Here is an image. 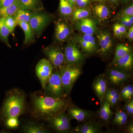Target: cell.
Returning <instances> with one entry per match:
<instances>
[{"mask_svg": "<svg viewBox=\"0 0 133 133\" xmlns=\"http://www.w3.org/2000/svg\"><path fill=\"white\" fill-rule=\"evenodd\" d=\"M127 37L129 40L132 41L133 39V26H132L127 33Z\"/></svg>", "mask_w": 133, "mask_h": 133, "instance_id": "7bdbcfd3", "label": "cell"}, {"mask_svg": "<svg viewBox=\"0 0 133 133\" xmlns=\"http://www.w3.org/2000/svg\"><path fill=\"white\" fill-rule=\"evenodd\" d=\"M124 109L126 112L130 116H132L133 115V100H130L125 105Z\"/></svg>", "mask_w": 133, "mask_h": 133, "instance_id": "e575fe53", "label": "cell"}, {"mask_svg": "<svg viewBox=\"0 0 133 133\" xmlns=\"http://www.w3.org/2000/svg\"><path fill=\"white\" fill-rule=\"evenodd\" d=\"M77 39L79 45H80L82 49L84 51L88 54H91L94 52L90 46L87 43L83 41L81 37H78Z\"/></svg>", "mask_w": 133, "mask_h": 133, "instance_id": "1f68e13d", "label": "cell"}, {"mask_svg": "<svg viewBox=\"0 0 133 133\" xmlns=\"http://www.w3.org/2000/svg\"><path fill=\"white\" fill-rule=\"evenodd\" d=\"M133 16V4L129 6L121 12L120 17L126 16Z\"/></svg>", "mask_w": 133, "mask_h": 133, "instance_id": "836d02e7", "label": "cell"}, {"mask_svg": "<svg viewBox=\"0 0 133 133\" xmlns=\"http://www.w3.org/2000/svg\"><path fill=\"white\" fill-rule=\"evenodd\" d=\"M118 91L115 89L113 88H108L107 89L105 94L104 98V100H107L113 97L116 93H118Z\"/></svg>", "mask_w": 133, "mask_h": 133, "instance_id": "74e56055", "label": "cell"}, {"mask_svg": "<svg viewBox=\"0 0 133 133\" xmlns=\"http://www.w3.org/2000/svg\"><path fill=\"white\" fill-rule=\"evenodd\" d=\"M90 14V11L87 9L84 8L76 9L72 13V21L75 22L88 17Z\"/></svg>", "mask_w": 133, "mask_h": 133, "instance_id": "83f0119b", "label": "cell"}, {"mask_svg": "<svg viewBox=\"0 0 133 133\" xmlns=\"http://www.w3.org/2000/svg\"><path fill=\"white\" fill-rule=\"evenodd\" d=\"M22 132L24 133H48L50 131L43 123L35 121H27L22 125Z\"/></svg>", "mask_w": 133, "mask_h": 133, "instance_id": "9a60e30c", "label": "cell"}, {"mask_svg": "<svg viewBox=\"0 0 133 133\" xmlns=\"http://www.w3.org/2000/svg\"><path fill=\"white\" fill-rule=\"evenodd\" d=\"M67 114L71 119L79 122L84 121L91 116V114L87 110L73 107L69 106L66 108Z\"/></svg>", "mask_w": 133, "mask_h": 133, "instance_id": "e0dca14e", "label": "cell"}, {"mask_svg": "<svg viewBox=\"0 0 133 133\" xmlns=\"http://www.w3.org/2000/svg\"><path fill=\"white\" fill-rule=\"evenodd\" d=\"M93 1L95 2H102L104 0H93Z\"/></svg>", "mask_w": 133, "mask_h": 133, "instance_id": "681fc988", "label": "cell"}, {"mask_svg": "<svg viewBox=\"0 0 133 133\" xmlns=\"http://www.w3.org/2000/svg\"><path fill=\"white\" fill-rule=\"evenodd\" d=\"M128 121V118H121L116 122V124L119 125H123L127 123Z\"/></svg>", "mask_w": 133, "mask_h": 133, "instance_id": "ee69618b", "label": "cell"}, {"mask_svg": "<svg viewBox=\"0 0 133 133\" xmlns=\"http://www.w3.org/2000/svg\"><path fill=\"white\" fill-rule=\"evenodd\" d=\"M127 131L129 133H133V125L132 123L130 124L127 128Z\"/></svg>", "mask_w": 133, "mask_h": 133, "instance_id": "bcb514c9", "label": "cell"}, {"mask_svg": "<svg viewBox=\"0 0 133 133\" xmlns=\"http://www.w3.org/2000/svg\"><path fill=\"white\" fill-rule=\"evenodd\" d=\"M20 9L33 11L44 9L42 0H17Z\"/></svg>", "mask_w": 133, "mask_h": 133, "instance_id": "ac0fdd59", "label": "cell"}, {"mask_svg": "<svg viewBox=\"0 0 133 133\" xmlns=\"http://www.w3.org/2000/svg\"><path fill=\"white\" fill-rule=\"evenodd\" d=\"M54 70L51 63L46 58L40 59L36 65V75L40 81L43 90L45 87Z\"/></svg>", "mask_w": 133, "mask_h": 133, "instance_id": "ba28073f", "label": "cell"}, {"mask_svg": "<svg viewBox=\"0 0 133 133\" xmlns=\"http://www.w3.org/2000/svg\"><path fill=\"white\" fill-rule=\"evenodd\" d=\"M71 119L65 111H63L47 119L45 121L47 122L50 127L56 132L66 133L71 131Z\"/></svg>", "mask_w": 133, "mask_h": 133, "instance_id": "52a82bcc", "label": "cell"}, {"mask_svg": "<svg viewBox=\"0 0 133 133\" xmlns=\"http://www.w3.org/2000/svg\"><path fill=\"white\" fill-rule=\"evenodd\" d=\"M94 12L96 16L101 20L107 19L110 14L109 9L106 5L98 4L94 8Z\"/></svg>", "mask_w": 133, "mask_h": 133, "instance_id": "484cf974", "label": "cell"}, {"mask_svg": "<svg viewBox=\"0 0 133 133\" xmlns=\"http://www.w3.org/2000/svg\"><path fill=\"white\" fill-rule=\"evenodd\" d=\"M75 26L76 29L85 35H93L97 30L95 21L88 17L75 21Z\"/></svg>", "mask_w": 133, "mask_h": 133, "instance_id": "8fae6325", "label": "cell"}, {"mask_svg": "<svg viewBox=\"0 0 133 133\" xmlns=\"http://www.w3.org/2000/svg\"><path fill=\"white\" fill-rule=\"evenodd\" d=\"M107 80L103 76H99L95 79L93 83L92 87L94 92L102 105L107 90Z\"/></svg>", "mask_w": 133, "mask_h": 133, "instance_id": "5bb4252c", "label": "cell"}, {"mask_svg": "<svg viewBox=\"0 0 133 133\" xmlns=\"http://www.w3.org/2000/svg\"><path fill=\"white\" fill-rule=\"evenodd\" d=\"M5 25L10 31V35L15 36L14 31L18 23L14 16H10L3 17Z\"/></svg>", "mask_w": 133, "mask_h": 133, "instance_id": "f1b7e54d", "label": "cell"}, {"mask_svg": "<svg viewBox=\"0 0 133 133\" xmlns=\"http://www.w3.org/2000/svg\"><path fill=\"white\" fill-rule=\"evenodd\" d=\"M35 11L29 10L19 9L14 16L17 23L19 22L29 23Z\"/></svg>", "mask_w": 133, "mask_h": 133, "instance_id": "603a6c76", "label": "cell"}, {"mask_svg": "<svg viewBox=\"0 0 133 133\" xmlns=\"http://www.w3.org/2000/svg\"><path fill=\"white\" fill-rule=\"evenodd\" d=\"M116 24L123 35H124L127 33V27L122 25L120 23H116Z\"/></svg>", "mask_w": 133, "mask_h": 133, "instance_id": "b9f144b4", "label": "cell"}, {"mask_svg": "<svg viewBox=\"0 0 133 133\" xmlns=\"http://www.w3.org/2000/svg\"><path fill=\"white\" fill-rule=\"evenodd\" d=\"M10 31L5 25L3 17H0V41L10 49L12 48L9 41Z\"/></svg>", "mask_w": 133, "mask_h": 133, "instance_id": "7402d4cb", "label": "cell"}, {"mask_svg": "<svg viewBox=\"0 0 133 133\" xmlns=\"http://www.w3.org/2000/svg\"><path fill=\"white\" fill-rule=\"evenodd\" d=\"M53 16L47 12L41 11H35L29 24L33 30L36 37L39 38L45 28L53 20Z\"/></svg>", "mask_w": 133, "mask_h": 133, "instance_id": "5b68a950", "label": "cell"}, {"mask_svg": "<svg viewBox=\"0 0 133 133\" xmlns=\"http://www.w3.org/2000/svg\"><path fill=\"white\" fill-rule=\"evenodd\" d=\"M132 52L131 48L127 45L124 44H119L117 45L115 50V55L113 60V63L116 62L117 59L120 58L128 53Z\"/></svg>", "mask_w": 133, "mask_h": 133, "instance_id": "4316f807", "label": "cell"}, {"mask_svg": "<svg viewBox=\"0 0 133 133\" xmlns=\"http://www.w3.org/2000/svg\"><path fill=\"white\" fill-rule=\"evenodd\" d=\"M0 64H1V63H0Z\"/></svg>", "mask_w": 133, "mask_h": 133, "instance_id": "816d5d0a", "label": "cell"}, {"mask_svg": "<svg viewBox=\"0 0 133 133\" xmlns=\"http://www.w3.org/2000/svg\"><path fill=\"white\" fill-rule=\"evenodd\" d=\"M42 52L52 64L54 70H59L64 64V49L61 46L51 45L43 48Z\"/></svg>", "mask_w": 133, "mask_h": 133, "instance_id": "8992f818", "label": "cell"}, {"mask_svg": "<svg viewBox=\"0 0 133 133\" xmlns=\"http://www.w3.org/2000/svg\"><path fill=\"white\" fill-rule=\"evenodd\" d=\"M127 92L125 101L131 99L133 95V87L132 85L128 84L127 85Z\"/></svg>", "mask_w": 133, "mask_h": 133, "instance_id": "8d00e7d4", "label": "cell"}, {"mask_svg": "<svg viewBox=\"0 0 133 133\" xmlns=\"http://www.w3.org/2000/svg\"><path fill=\"white\" fill-rule=\"evenodd\" d=\"M30 115L37 121H44L65 111L69 106L65 98H57L46 96L40 91L30 94Z\"/></svg>", "mask_w": 133, "mask_h": 133, "instance_id": "6da1fadb", "label": "cell"}, {"mask_svg": "<svg viewBox=\"0 0 133 133\" xmlns=\"http://www.w3.org/2000/svg\"><path fill=\"white\" fill-rule=\"evenodd\" d=\"M107 78L115 85L123 84L130 78V75L126 72L116 69H111L107 73Z\"/></svg>", "mask_w": 133, "mask_h": 133, "instance_id": "4fadbf2b", "label": "cell"}, {"mask_svg": "<svg viewBox=\"0 0 133 133\" xmlns=\"http://www.w3.org/2000/svg\"><path fill=\"white\" fill-rule=\"evenodd\" d=\"M90 0H76V3L80 8H84L89 3Z\"/></svg>", "mask_w": 133, "mask_h": 133, "instance_id": "ab89813d", "label": "cell"}, {"mask_svg": "<svg viewBox=\"0 0 133 133\" xmlns=\"http://www.w3.org/2000/svg\"><path fill=\"white\" fill-rule=\"evenodd\" d=\"M18 25L20 26L24 32L23 44L24 46L31 45L35 42L36 41L35 35L29 23L19 22Z\"/></svg>", "mask_w": 133, "mask_h": 133, "instance_id": "d6986e66", "label": "cell"}, {"mask_svg": "<svg viewBox=\"0 0 133 133\" xmlns=\"http://www.w3.org/2000/svg\"><path fill=\"white\" fill-rule=\"evenodd\" d=\"M71 30L70 26L64 20L59 19L55 24V38L59 43L66 42L69 39Z\"/></svg>", "mask_w": 133, "mask_h": 133, "instance_id": "30bf717a", "label": "cell"}, {"mask_svg": "<svg viewBox=\"0 0 133 133\" xmlns=\"http://www.w3.org/2000/svg\"><path fill=\"white\" fill-rule=\"evenodd\" d=\"M115 69L122 71L128 72L132 69L133 66V55L132 52L117 59L113 63Z\"/></svg>", "mask_w": 133, "mask_h": 133, "instance_id": "2e32d148", "label": "cell"}, {"mask_svg": "<svg viewBox=\"0 0 133 133\" xmlns=\"http://www.w3.org/2000/svg\"><path fill=\"white\" fill-rule=\"evenodd\" d=\"M120 98V97L119 94L118 92L113 97L109 98L108 99H107L106 100L108 102H109L111 107H113L117 104V102H118L119 99Z\"/></svg>", "mask_w": 133, "mask_h": 133, "instance_id": "d590c367", "label": "cell"}, {"mask_svg": "<svg viewBox=\"0 0 133 133\" xmlns=\"http://www.w3.org/2000/svg\"><path fill=\"white\" fill-rule=\"evenodd\" d=\"M17 0H0V8L8 6L14 4Z\"/></svg>", "mask_w": 133, "mask_h": 133, "instance_id": "f35d334b", "label": "cell"}, {"mask_svg": "<svg viewBox=\"0 0 133 133\" xmlns=\"http://www.w3.org/2000/svg\"><path fill=\"white\" fill-rule=\"evenodd\" d=\"M73 7L66 0H59V12L62 17L66 18L71 15L74 11Z\"/></svg>", "mask_w": 133, "mask_h": 133, "instance_id": "cb8c5ba5", "label": "cell"}, {"mask_svg": "<svg viewBox=\"0 0 133 133\" xmlns=\"http://www.w3.org/2000/svg\"><path fill=\"white\" fill-rule=\"evenodd\" d=\"M114 32L115 36L118 38H121L123 35L120 31L116 24H115L113 27Z\"/></svg>", "mask_w": 133, "mask_h": 133, "instance_id": "60d3db41", "label": "cell"}, {"mask_svg": "<svg viewBox=\"0 0 133 133\" xmlns=\"http://www.w3.org/2000/svg\"><path fill=\"white\" fill-rule=\"evenodd\" d=\"M111 2L115 3L117 2L118 0H109Z\"/></svg>", "mask_w": 133, "mask_h": 133, "instance_id": "c3c4849f", "label": "cell"}, {"mask_svg": "<svg viewBox=\"0 0 133 133\" xmlns=\"http://www.w3.org/2000/svg\"><path fill=\"white\" fill-rule=\"evenodd\" d=\"M43 90V94L46 96L57 98L66 97L61 81L59 70H54Z\"/></svg>", "mask_w": 133, "mask_h": 133, "instance_id": "277c9868", "label": "cell"}, {"mask_svg": "<svg viewBox=\"0 0 133 133\" xmlns=\"http://www.w3.org/2000/svg\"><path fill=\"white\" fill-rule=\"evenodd\" d=\"M120 119V116L119 115L118 112H117V111H116V113H115V115L113 121V123H114V124H116V122L118 121Z\"/></svg>", "mask_w": 133, "mask_h": 133, "instance_id": "f6af8a7d", "label": "cell"}, {"mask_svg": "<svg viewBox=\"0 0 133 133\" xmlns=\"http://www.w3.org/2000/svg\"><path fill=\"white\" fill-rule=\"evenodd\" d=\"M97 37L100 46V49L98 52L104 56L108 55L112 46L111 38L109 33L106 31H99L97 33Z\"/></svg>", "mask_w": 133, "mask_h": 133, "instance_id": "7c38bea8", "label": "cell"}, {"mask_svg": "<svg viewBox=\"0 0 133 133\" xmlns=\"http://www.w3.org/2000/svg\"><path fill=\"white\" fill-rule=\"evenodd\" d=\"M59 70L65 95L66 97L82 73L81 68L78 65L64 64Z\"/></svg>", "mask_w": 133, "mask_h": 133, "instance_id": "3957f363", "label": "cell"}, {"mask_svg": "<svg viewBox=\"0 0 133 133\" xmlns=\"http://www.w3.org/2000/svg\"><path fill=\"white\" fill-rule=\"evenodd\" d=\"M66 1L73 7L76 3V0H66Z\"/></svg>", "mask_w": 133, "mask_h": 133, "instance_id": "7dc6e473", "label": "cell"}, {"mask_svg": "<svg viewBox=\"0 0 133 133\" xmlns=\"http://www.w3.org/2000/svg\"><path fill=\"white\" fill-rule=\"evenodd\" d=\"M81 37L83 41L87 43L90 46L94 51L95 52L97 49V46L95 38L94 36L92 35L84 34Z\"/></svg>", "mask_w": 133, "mask_h": 133, "instance_id": "4dcf8cb0", "label": "cell"}, {"mask_svg": "<svg viewBox=\"0 0 133 133\" xmlns=\"http://www.w3.org/2000/svg\"><path fill=\"white\" fill-rule=\"evenodd\" d=\"M120 24L127 27H131L132 26L133 23V16H126L120 17Z\"/></svg>", "mask_w": 133, "mask_h": 133, "instance_id": "d6a6232c", "label": "cell"}, {"mask_svg": "<svg viewBox=\"0 0 133 133\" xmlns=\"http://www.w3.org/2000/svg\"><path fill=\"white\" fill-rule=\"evenodd\" d=\"M124 1H130V0H124Z\"/></svg>", "mask_w": 133, "mask_h": 133, "instance_id": "f907efd6", "label": "cell"}, {"mask_svg": "<svg viewBox=\"0 0 133 133\" xmlns=\"http://www.w3.org/2000/svg\"><path fill=\"white\" fill-rule=\"evenodd\" d=\"M99 111V115L101 118L105 122L109 121L114 114L111 109V106L109 102L104 100Z\"/></svg>", "mask_w": 133, "mask_h": 133, "instance_id": "44dd1931", "label": "cell"}, {"mask_svg": "<svg viewBox=\"0 0 133 133\" xmlns=\"http://www.w3.org/2000/svg\"><path fill=\"white\" fill-rule=\"evenodd\" d=\"M26 96L24 91L15 88L6 94L4 102L0 110V119L4 121L10 117L19 118L26 111Z\"/></svg>", "mask_w": 133, "mask_h": 133, "instance_id": "7a4b0ae2", "label": "cell"}, {"mask_svg": "<svg viewBox=\"0 0 133 133\" xmlns=\"http://www.w3.org/2000/svg\"><path fill=\"white\" fill-rule=\"evenodd\" d=\"M20 9L17 1L14 4L5 7L0 8V17L14 16Z\"/></svg>", "mask_w": 133, "mask_h": 133, "instance_id": "d4e9b609", "label": "cell"}, {"mask_svg": "<svg viewBox=\"0 0 133 133\" xmlns=\"http://www.w3.org/2000/svg\"><path fill=\"white\" fill-rule=\"evenodd\" d=\"M75 131L78 133H98L102 131L99 124L90 121L77 127Z\"/></svg>", "mask_w": 133, "mask_h": 133, "instance_id": "ffe728a7", "label": "cell"}, {"mask_svg": "<svg viewBox=\"0 0 133 133\" xmlns=\"http://www.w3.org/2000/svg\"><path fill=\"white\" fill-rule=\"evenodd\" d=\"M64 64L79 65L84 61L85 56L79 49L75 43H68L64 49Z\"/></svg>", "mask_w": 133, "mask_h": 133, "instance_id": "9c48e42d", "label": "cell"}, {"mask_svg": "<svg viewBox=\"0 0 133 133\" xmlns=\"http://www.w3.org/2000/svg\"><path fill=\"white\" fill-rule=\"evenodd\" d=\"M17 117H10L8 118L4 121L5 126L10 129H16L19 128L20 122Z\"/></svg>", "mask_w": 133, "mask_h": 133, "instance_id": "f546056e", "label": "cell"}]
</instances>
